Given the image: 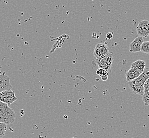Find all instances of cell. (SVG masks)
Wrapping results in <instances>:
<instances>
[{
  "instance_id": "cell-11",
  "label": "cell",
  "mask_w": 149,
  "mask_h": 138,
  "mask_svg": "<svg viewBox=\"0 0 149 138\" xmlns=\"http://www.w3.org/2000/svg\"><path fill=\"white\" fill-rule=\"evenodd\" d=\"M128 87L134 94H138L143 96L144 94V87L133 84H128Z\"/></svg>"
},
{
  "instance_id": "cell-15",
  "label": "cell",
  "mask_w": 149,
  "mask_h": 138,
  "mask_svg": "<svg viewBox=\"0 0 149 138\" xmlns=\"http://www.w3.org/2000/svg\"><path fill=\"white\" fill-rule=\"evenodd\" d=\"M141 52L146 54H149V42H144L141 47Z\"/></svg>"
},
{
  "instance_id": "cell-13",
  "label": "cell",
  "mask_w": 149,
  "mask_h": 138,
  "mask_svg": "<svg viewBox=\"0 0 149 138\" xmlns=\"http://www.w3.org/2000/svg\"><path fill=\"white\" fill-rule=\"evenodd\" d=\"M10 108L9 105L6 103L0 101V115L4 114Z\"/></svg>"
},
{
  "instance_id": "cell-10",
  "label": "cell",
  "mask_w": 149,
  "mask_h": 138,
  "mask_svg": "<svg viewBox=\"0 0 149 138\" xmlns=\"http://www.w3.org/2000/svg\"><path fill=\"white\" fill-rule=\"evenodd\" d=\"M147 78L142 73L137 79H135L133 81L128 82V84H133L140 86H144L147 80Z\"/></svg>"
},
{
  "instance_id": "cell-6",
  "label": "cell",
  "mask_w": 149,
  "mask_h": 138,
  "mask_svg": "<svg viewBox=\"0 0 149 138\" xmlns=\"http://www.w3.org/2000/svg\"><path fill=\"white\" fill-rule=\"evenodd\" d=\"M136 30L139 36L147 37L149 36V21L146 20L141 21L137 26Z\"/></svg>"
},
{
  "instance_id": "cell-4",
  "label": "cell",
  "mask_w": 149,
  "mask_h": 138,
  "mask_svg": "<svg viewBox=\"0 0 149 138\" xmlns=\"http://www.w3.org/2000/svg\"><path fill=\"white\" fill-rule=\"evenodd\" d=\"M109 53V49L107 45L103 43H99L95 46L93 56L98 59L104 57Z\"/></svg>"
},
{
  "instance_id": "cell-12",
  "label": "cell",
  "mask_w": 149,
  "mask_h": 138,
  "mask_svg": "<svg viewBox=\"0 0 149 138\" xmlns=\"http://www.w3.org/2000/svg\"><path fill=\"white\" fill-rule=\"evenodd\" d=\"M96 73L99 77H100V78H102V81H105L107 80L109 73L107 71H106V70H104V69H101V68H99L97 70Z\"/></svg>"
},
{
  "instance_id": "cell-18",
  "label": "cell",
  "mask_w": 149,
  "mask_h": 138,
  "mask_svg": "<svg viewBox=\"0 0 149 138\" xmlns=\"http://www.w3.org/2000/svg\"><path fill=\"white\" fill-rule=\"evenodd\" d=\"M113 33H108L106 34V38L108 39H111L113 38Z\"/></svg>"
},
{
  "instance_id": "cell-1",
  "label": "cell",
  "mask_w": 149,
  "mask_h": 138,
  "mask_svg": "<svg viewBox=\"0 0 149 138\" xmlns=\"http://www.w3.org/2000/svg\"><path fill=\"white\" fill-rule=\"evenodd\" d=\"M113 61V54L109 52V54L104 57L97 59L96 62L99 68L104 69L109 73L111 71Z\"/></svg>"
},
{
  "instance_id": "cell-2",
  "label": "cell",
  "mask_w": 149,
  "mask_h": 138,
  "mask_svg": "<svg viewBox=\"0 0 149 138\" xmlns=\"http://www.w3.org/2000/svg\"><path fill=\"white\" fill-rule=\"evenodd\" d=\"M17 100L15 92L12 90H6L0 93V101L10 105Z\"/></svg>"
},
{
  "instance_id": "cell-9",
  "label": "cell",
  "mask_w": 149,
  "mask_h": 138,
  "mask_svg": "<svg viewBox=\"0 0 149 138\" xmlns=\"http://www.w3.org/2000/svg\"><path fill=\"white\" fill-rule=\"evenodd\" d=\"M142 73L137 72L134 70L130 69L126 73V79L127 82L133 81L137 79Z\"/></svg>"
},
{
  "instance_id": "cell-17",
  "label": "cell",
  "mask_w": 149,
  "mask_h": 138,
  "mask_svg": "<svg viewBox=\"0 0 149 138\" xmlns=\"http://www.w3.org/2000/svg\"><path fill=\"white\" fill-rule=\"evenodd\" d=\"M143 75H144L147 79H149V68H146V69H144V70L143 71V73H142Z\"/></svg>"
},
{
  "instance_id": "cell-20",
  "label": "cell",
  "mask_w": 149,
  "mask_h": 138,
  "mask_svg": "<svg viewBox=\"0 0 149 138\" xmlns=\"http://www.w3.org/2000/svg\"><path fill=\"white\" fill-rule=\"evenodd\" d=\"M144 86H149V79L146 80Z\"/></svg>"
},
{
  "instance_id": "cell-19",
  "label": "cell",
  "mask_w": 149,
  "mask_h": 138,
  "mask_svg": "<svg viewBox=\"0 0 149 138\" xmlns=\"http://www.w3.org/2000/svg\"><path fill=\"white\" fill-rule=\"evenodd\" d=\"M144 94H149V86H144Z\"/></svg>"
},
{
  "instance_id": "cell-7",
  "label": "cell",
  "mask_w": 149,
  "mask_h": 138,
  "mask_svg": "<svg viewBox=\"0 0 149 138\" xmlns=\"http://www.w3.org/2000/svg\"><path fill=\"white\" fill-rule=\"evenodd\" d=\"M144 43L143 37L138 36L130 45V52L132 53L140 52L141 50L142 45Z\"/></svg>"
},
{
  "instance_id": "cell-16",
  "label": "cell",
  "mask_w": 149,
  "mask_h": 138,
  "mask_svg": "<svg viewBox=\"0 0 149 138\" xmlns=\"http://www.w3.org/2000/svg\"><path fill=\"white\" fill-rule=\"evenodd\" d=\"M143 102L146 105H149V94H144L142 96Z\"/></svg>"
},
{
  "instance_id": "cell-3",
  "label": "cell",
  "mask_w": 149,
  "mask_h": 138,
  "mask_svg": "<svg viewBox=\"0 0 149 138\" xmlns=\"http://www.w3.org/2000/svg\"><path fill=\"white\" fill-rule=\"evenodd\" d=\"M16 115L14 110L12 108L9 109L4 114L0 115V122L7 124L14 123L15 120Z\"/></svg>"
},
{
  "instance_id": "cell-14",
  "label": "cell",
  "mask_w": 149,
  "mask_h": 138,
  "mask_svg": "<svg viewBox=\"0 0 149 138\" xmlns=\"http://www.w3.org/2000/svg\"><path fill=\"white\" fill-rule=\"evenodd\" d=\"M7 125L6 124L0 122V138H3L6 133Z\"/></svg>"
},
{
  "instance_id": "cell-5",
  "label": "cell",
  "mask_w": 149,
  "mask_h": 138,
  "mask_svg": "<svg viewBox=\"0 0 149 138\" xmlns=\"http://www.w3.org/2000/svg\"><path fill=\"white\" fill-rule=\"evenodd\" d=\"M12 86L10 83V78L5 72L0 73V93L6 90H11Z\"/></svg>"
},
{
  "instance_id": "cell-8",
  "label": "cell",
  "mask_w": 149,
  "mask_h": 138,
  "mask_svg": "<svg viewBox=\"0 0 149 138\" xmlns=\"http://www.w3.org/2000/svg\"><path fill=\"white\" fill-rule=\"evenodd\" d=\"M146 63L144 61L138 60L132 64L131 69L141 73H142L144 69H146Z\"/></svg>"
}]
</instances>
